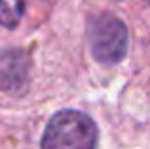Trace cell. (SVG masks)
<instances>
[{"mask_svg":"<svg viewBox=\"0 0 150 149\" xmlns=\"http://www.w3.org/2000/svg\"><path fill=\"white\" fill-rule=\"evenodd\" d=\"M97 128L86 113L59 111L48 122L42 149H95Z\"/></svg>","mask_w":150,"mask_h":149,"instance_id":"obj_1","label":"cell"},{"mask_svg":"<svg viewBox=\"0 0 150 149\" xmlns=\"http://www.w3.org/2000/svg\"><path fill=\"white\" fill-rule=\"evenodd\" d=\"M89 50L93 57L105 65L122 61L127 52V27L112 14H99L89 21Z\"/></svg>","mask_w":150,"mask_h":149,"instance_id":"obj_2","label":"cell"},{"mask_svg":"<svg viewBox=\"0 0 150 149\" xmlns=\"http://www.w3.org/2000/svg\"><path fill=\"white\" fill-rule=\"evenodd\" d=\"M29 82V56L23 50H6L0 54V88L21 94Z\"/></svg>","mask_w":150,"mask_h":149,"instance_id":"obj_3","label":"cell"},{"mask_svg":"<svg viewBox=\"0 0 150 149\" xmlns=\"http://www.w3.org/2000/svg\"><path fill=\"white\" fill-rule=\"evenodd\" d=\"M25 11V0H0V25L13 29L21 21Z\"/></svg>","mask_w":150,"mask_h":149,"instance_id":"obj_4","label":"cell"},{"mask_svg":"<svg viewBox=\"0 0 150 149\" xmlns=\"http://www.w3.org/2000/svg\"><path fill=\"white\" fill-rule=\"evenodd\" d=\"M148 2H150V0H148Z\"/></svg>","mask_w":150,"mask_h":149,"instance_id":"obj_5","label":"cell"}]
</instances>
